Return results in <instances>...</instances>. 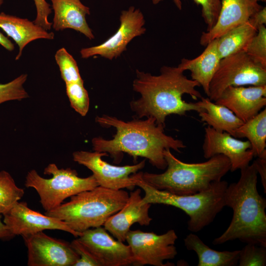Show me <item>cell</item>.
Instances as JSON below:
<instances>
[{"label": "cell", "mask_w": 266, "mask_h": 266, "mask_svg": "<svg viewBox=\"0 0 266 266\" xmlns=\"http://www.w3.org/2000/svg\"><path fill=\"white\" fill-rule=\"evenodd\" d=\"M96 122L101 127H113L116 130L112 139L99 136L92 140L94 151L109 154L115 163H119L123 153H126L134 161L139 157L145 158L153 166L165 169L167 164L164 151L172 149L180 153L181 149L186 147L182 140L165 133V127L157 125L153 117L126 122L104 114L97 116Z\"/></svg>", "instance_id": "6da1fadb"}, {"label": "cell", "mask_w": 266, "mask_h": 266, "mask_svg": "<svg viewBox=\"0 0 266 266\" xmlns=\"http://www.w3.org/2000/svg\"><path fill=\"white\" fill-rule=\"evenodd\" d=\"M183 72L177 66H166L161 68L158 75L136 69L133 88L140 97L130 102L132 110L138 118L153 117L157 125L164 127L168 115L182 116L188 111H203L196 102H187L182 99L185 94L196 100L202 97L196 89L199 84L188 78Z\"/></svg>", "instance_id": "7a4b0ae2"}, {"label": "cell", "mask_w": 266, "mask_h": 266, "mask_svg": "<svg viewBox=\"0 0 266 266\" xmlns=\"http://www.w3.org/2000/svg\"><path fill=\"white\" fill-rule=\"evenodd\" d=\"M258 175L253 163L240 169L237 182L228 184L224 202L232 209L233 217L226 231L213 240L214 245L238 239L266 247V200L258 192Z\"/></svg>", "instance_id": "3957f363"}, {"label": "cell", "mask_w": 266, "mask_h": 266, "mask_svg": "<svg viewBox=\"0 0 266 266\" xmlns=\"http://www.w3.org/2000/svg\"><path fill=\"white\" fill-rule=\"evenodd\" d=\"M167 166L162 173L142 172V180L151 187L177 195H188L209 188L231 170L229 159L221 154L201 163H187L167 149L164 152Z\"/></svg>", "instance_id": "277c9868"}, {"label": "cell", "mask_w": 266, "mask_h": 266, "mask_svg": "<svg viewBox=\"0 0 266 266\" xmlns=\"http://www.w3.org/2000/svg\"><path fill=\"white\" fill-rule=\"evenodd\" d=\"M129 193L98 186L70 197L69 201L44 214L63 221L73 231L82 233L103 226L126 204Z\"/></svg>", "instance_id": "5b68a950"}, {"label": "cell", "mask_w": 266, "mask_h": 266, "mask_svg": "<svg viewBox=\"0 0 266 266\" xmlns=\"http://www.w3.org/2000/svg\"><path fill=\"white\" fill-rule=\"evenodd\" d=\"M142 173H135L136 186L144 192L141 203L170 205L183 210L189 217L188 230L192 233L210 225L225 206L224 196L228 185L226 181L215 182L207 189L196 194L177 195L149 185L142 180Z\"/></svg>", "instance_id": "8992f818"}, {"label": "cell", "mask_w": 266, "mask_h": 266, "mask_svg": "<svg viewBox=\"0 0 266 266\" xmlns=\"http://www.w3.org/2000/svg\"><path fill=\"white\" fill-rule=\"evenodd\" d=\"M44 174L51 175L52 177L44 178L35 169L30 170L26 175L25 185L36 190L45 211L57 207L69 197L99 186L93 174L80 177L75 169L59 168L54 163L49 164L44 168Z\"/></svg>", "instance_id": "52a82bcc"}, {"label": "cell", "mask_w": 266, "mask_h": 266, "mask_svg": "<svg viewBox=\"0 0 266 266\" xmlns=\"http://www.w3.org/2000/svg\"><path fill=\"white\" fill-rule=\"evenodd\" d=\"M266 85V68L245 52L222 59L209 85L208 98L215 101L229 86Z\"/></svg>", "instance_id": "ba28073f"}, {"label": "cell", "mask_w": 266, "mask_h": 266, "mask_svg": "<svg viewBox=\"0 0 266 266\" xmlns=\"http://www.w3.org/2000/svg\"><path fill=\"white\" fill-rule=\"evenodd\" d=\"M108 154L97 151H77L72 153L73 160L92 172L99 186L115 190H133L136 186L135 173L145 165L144 160L133 165L117 166L102 159Z\"/></svg>", "instance_id": "9c48e42d"}, {"label": "cell", "mask_w": 266, "mask_h": 266, "mask_svg": "<svg viewBox=\"0 0 266 266\" xmlns=\"http://www.w3.org/2000/svg\"><path fill=\"white\" fill-rule=\"evenodd\" d=\"M177 238L173 229L162 234L130 230L126 241L133 255L134 266H166L164 262L174 259L177 254L174 245Z\"/></svg>", "instance_id": "30bf717a"}, {"label": "cell", "mask_w": 266, "mask_h": 266, "mask_svg": "<svg viewBox=\"0 0 266 266\" xmlns=\"http://www.w3.org/2000/svg\"><path fill=\"white\" fill-rule=\"evenodd\" d=\"M120 26L116 32L101 44L84 48L80 51L82 58L100 56L112 60L119 57L134 37L145 33V20L139 9L130 6L123 10L120 16Z\"/></svg>", "instance_id": "8fae6325"}, {"label": "cell", "mask_w": 266, "mask_h": 266, "mask_svg": "<svg viewBox=\"0 0 266 266\" xmlns=\"http://www.w3.org/2000/svg\"><path fill=\"white\" fill-rule=\"evenodd\" d=\"M77 239L99 266H134V259L130 246L115 239L102 226L83 231Z\"/></svg>", "instance_id": "7c38bea8"}, {"label": "cell", "mask_w": 266, "mask_h": 266, "mask_svg": "<svg viewBox=\"0 0 266 266\" xmlns=\"http://www.w3.org/2000/svg\"><path fill=\"white\" fill-rule=\"evenodd\" d=\"M23 238L28 249L29 266H73L79 258L70 243L43 232Z\"/></svg>", "instance_id": "4fadbf2b"}, {"label": "cell", "mask_w": 266, "mask_h": 266, "mask_svg": "<svg viewBox=\"0 0 266 266\" xmlns=\"http://www.w3.org/2000/svg\"><path fill=\"white\" fill-rule=\"evenodd\" d=\"M2 215L3 222L15 236L23 237L46 230L63 231L76 237L82 233L72 230L63 221L32 210L26 202L17 201Z\"/></svg>", "instance_id": "5bb4252c"}, {"label": "cell", "mask_w": 266, "mask_h": 266, "mask_svg": "<svg viewBox=\"0 0 266 266\" xmlns=\"http://www.w3.org/2000/svg\"><path fill=\"white\" fill-rule=\"evenodd\" d=\"M248 140L243 141L226 132H219L207 126L204 129L202 144L204 157L208 159L221 154L230 160L233 172L248 166L254 157Z\"/></svg>", "instance_id": "9a60e30c"}, {"label": "cell", "mask_w": 266, "mask_h": 266, "mask_svg": "<svg viewBox=\"0 0 266 266\" xmlns=\"http://www.w3.org/2000/svg\"><path fill=\"white\" fill-rule=\"evenodd\" d=\"M214 102L227 107L245 122L266 106V85L229 86Z\"/></svg>", "instance_id": "2e32d148"}, {"label": "cell", "mask_w": 266, "mask_h": 266, "mask_svg": "<svg viewBox=\"0 0 266 266\" xmlns=\"http://www.w3.org/2000/svg\"><path fill=\"white\" fill-rule=\"evenodd\" d=\"M262 7L253 0H221L216 22L210 30L202 33L200 44L206 46L211 41L248 21Z\"/></svg>", "instance_id": "e0dca14e"}, {"label": "cell", "mask_w": 266, "mask_h": 266, "mask_svg": "<svg viewBox=\"0 0 266 266\" xmlns=\"http://www.w3.org/2000/svg\"><path fill=\"white\" fill-rule=\"evenodd\" d=\"M141 189L131 192L124 206L112 215L103 225L104 228L115 238L126 241V235L134 223L149 226L152 220L149 210L151 204L141 203Z\"/></svg>", "instance_id": "ac0fdd59"}, {"label": "cell", "mask_w": 266, "mask_h": 266, "mask_svg": "<svg viewBox=\"0 0 266 266\" xmlns=\"http://www.w3.org/2000/svg\"><path fill=\"white\" fill-rule=\"evenodd\" d=\"M54 12L52 27L56 31L70 29L78 32L89 39L95 36L86 20L90 8L80 0H50Z\"/></svg>", "instance_id": "d6986e66"}, {"label": "cell", "mask_w": 266, "mask_h": 266, "mask_svg": "<svg viewBox=\"0 0 266 266\" xmlns=\"http://www.w3.org/2000/svg\"><path fill=\"white\" fill-rule=\"evenodd\" d=\"M0 28L18 46L16 60L20 59L24 47L31 42L38 39L51 40L54 38L53 32H48L33 21L3 12L0 13Z\"/></svg>", "instance_id": "ffe728a7"}, {"label": "cell", "mask_w": 266, "mask_h": 266, "mask_svg": "<svg viewBox=\"0 0 266 266\" xmlns=\"http://www.w3.org/2000/svg\"><path fill=\"white\" fill-rule=\"evenodd\" d=\"M221 60L215 39L207 44L198 57L193 59L183 58L177 67L183 71L189 70L191 79L197 82L208 96L210 83Z\"/></svg>", "instance_id": "44dd1931"}, {"label": "cell", "mask_w": 266, "mask_h": 266, "mask_svg": "<svg viewBox=\"0 0 266 266\" xmlns=\"http://www.w3.org/2000/svg\"><path fill=\"white\" fill-rule=\"evenodd\" d=\"M200 99L196 103L203 110L199 112L201 122L217 132H226L234 137L236 130L244 122L227 107L208 98L201 97Z\"/></svg>", "instance_id": "7402d4cb"}, {"label": "cell", "mask_w": 266, "mask_h": 266, "mask_svg": "<svg viewBox=\"0 0 266 266\" xmlns=\"http://www.w3.org/2000/svg\"><path fill=\"white\" fill-rule=\"evenodd\" d=\"M188 250L196 252L198 266H234L238 264L240 250L219 251L206 245L196 234L191 233L184 239Z\"/></svg>", "instance_id": "603a6c76"}, {"label": "cell", "mask_w": 266, "mask_h": 266, "mask_svg": "<svg viewBox=\"0 0 266 266\" xmlns=\"http://www.w3.org/2000/svg\"><path fill=\"white\" fill-rule=\"evenodd\" d=\"M257 31L258 27L249 19L245 23L216 38L217 50L221 59L245 52Z\"/></svg>", "instance_id": "cb8c5ba5"}, {"label": "cell", "mask_w": 266, "mask_h": 266, "mask_svg": "<svg viewBox=\"0 0 266 266\" xmlns=\"http://www.w3.org/2000/svg\"><path fill=\"white\" fill-rule=\"evenodd\" d=\"M234 137L247 138L251 144L254 157H258L266 150V108L238 127Z\"/></svg>", "instance_id": "d4e9b609"}, {"label": "cell", "mask_w": 266, "mask_h": 266, "mask_svg": "<svg viewBox=\"0 0 266 266\" xmlns=\"http://www.w3.org/2000/svg\"><path fill=\"white\" fill-rule=\"evenodd\" d=\"M24 195L11 175L5 170L0 171V212L2 215L20 200Z\"/></svg>", "instance_id": "484cf974"}, {"label": "cell", "mask_w": 266, "mask_h": 266, "mask_svg": "<svg viewBox=\"0 0 266 266\" xmlns=\"http://www.w3.org/2000/svg\"><path fill=\"white\" fill-rule=\"evenodd\" d=\"M55 59L65 84L83 81L75 60L65 48L57 51Z\"/></svg>", "instance_id": "4316f807"}, {"label": "cell", "mask_w": 266, "mask_h": 266, "mask_svg": "<svg viewBox=\"0 0 266 266\" xmlns=\"http://www.w3.org/2000/svg\"><path fill=\"white\" fill-rule=\"evenodd\" d=\"M66 89L71 107L81 116H86L89 109L90 100L84 81L66 83Z\"/></svg>", "instance_id": "83f0119b"}, {"label": "cell", "mask_w": 266, "mask_h": 266, "mask_svg": "<svg viewBox=\"0 0 266 266\" xmlns=\"http://www.w3.org/2000/svg\"><path fill=\"white\" fill-rule=\"evenodd\" d=\"M245 52L257 64L266 68V28L259 26L256 34L247 45Z\"/></svg>", "instance_id": "f1b7e54d"}, {"label": "cell", "mask_w": 266, "mask_h": 266, "mask_svg": "<svg viewBox=\"0 0 266 266\" xmlns=\"http://www.w3.org/2000/svg\"><path fill=\"white\" fill-rule=\"evenodd\" d=\"M28 77L22 74L13 80L5 84H0V104L10 100H21L29 97L24 87Z\"/></svg>", "instance_id": "f546056e"}, {"label": "cell", "mask_w": 266, "mask_h": 266, "mask_svg": "<svg viewBox=\"0 0 266 266\" xmlns=\"http://www.w3.org/2000/svg\"><path fill=\"white\" fill-rule=\"evenodd\" d=\"M237 265L239 266H265L266 247L247 243L239 251Z\"/></svg>", "instance_id": "4dcf8cb0"}, {"label": "cell", "mask_w": 266, "mask_h": 266, "mask_svg": "<svg viewBox=\"0 0 266 266\" xmlns=\"http://www.w3.org/2000/svg\"><path fill=\"white\" fill-rule=\"evenodd\" d=\"M201 6V16L206 25V31L210 30L215 24L221 6V0H193Z\"/></svg>", "instance_id": "1f68e13d"}, {"label": "cell", "mask_w": 266, "mask_h": 266, "mask_svg": "<svg viewBox=\"0 0 266 266\" xmlns=\"http://www.w3.org/2000/svg\"><path fill=\"white\" fill-rule=\"evenodd\" d=\"M36 9V16L33 22L47 31L51 30L52 23L48 21L52 12L50 4L45 0H33Z\"/></svg>", "instance_id": "d6a6232c"}, {"label": "cell", "mask_w": 266, "mask_h": 266, "mask_svg": "<svg viewBox=\"0 0 266 266\" xmlns=\"http://www.w3.org/2000/svg\"><path fill=\"white\" fill-rule=\"evenodd\" d=\"M70 245L79 256L73 266H99L92 254L77 239L73 240Z\"/></svg>", "instance_id": "836d02e7"}, {"label": "cell", "mask_w": 266, "mask_h": 266, "mask_svg": "<svg viewBox=\"0 0 266 266\" xmlns=\"http://www.w3.org/2000/svg\"><path fill=\"white\" fill-rule=\"evenodd\" d=\"M253 163L258 174L260 175L264 192L266 193V150L259 156Z\"/></svg>", "instance_id": "e575fe53"}, {"label": "cell", "mask_w": 266, "mask_h": 266, "mask_svg": "<svg viewBox=\"0 0 266 266\" xmlns=\"http://www.w3.org/2000/svg\"><path fill=\"white\" fill-rule=\"evenodd\" d=\"M250 19L258 28L266 24V7H263L261 9L255 13Z\"/></svg>", "instance_id": "d590c367"}, {"label": "cell", "mask_w": 266, "mask_h": 266, "mask_svg": "<svg viewBox=\"0 0 266 266\" xmlns=\"http://www.w3.org/2000/svg\"><path fill=\"white\" fill-rule=\"evenodd\" d=\"M2 214L0 212V239H8L15 235H13L8 230L7 226L1 220Z\"/></svg>", "instance_id": "8d00e7d4"}, {"label": "cell", "mask_w": 266, "mask_h": 266, "mask_svg": "<svg viewBox=\"0 0 266 266\" xmlns=\"http://www.w3.org/2000/svg\"><path fill=\"white\" fill-rule=\"evenodd\" d=\"M0 45L3 47L5 49L9 51H13L15 48L13 43L10 41L8 37L5 36L0 32Z\"/></svg>", "instance_id": "74e56055"}, {"label": "cell", "mask_w": 266, "mask_h": 266, "mask_svg": "<svg viewBox=\"0 0 266 266\" xmlns=\"http://www.w3.org/2000/svg\"><path fill=\"white\" fill-rule=\"evenodd\" d=\"M163 0H152V3L154 4H157ZM175 5L179 10L182 9V2L181 0H172Z\"/></svg>", "instance_id": "f35d334b"}, {"label": "cell", "mask_w": 266, "mask_h": 266, "mask_svg": "<svg viewBox=\"0 0 266 266\" xmlns=\"http://www.w3.org/2000/svg\"><path fill=\"white\" fill-rule=\"evenodd\" d=\"M259 2V1H262V2H266V0H253Z\"/></svg>", "instance_id": "ab89813d"}, {"label": "cell", "mask_w": 266, "mask_h": 266, "mask_svg": "<svg viewBox=\"0 0 266 266\" xmlns=\"http://www.w3.org/2000/svg\"><path fill=\"white\" fill-rule=\"evenodd\" d=\"M3 0H0V7L3 3Z\"/></svg>", "instance_id": "60d3db41"}]
</instances>
